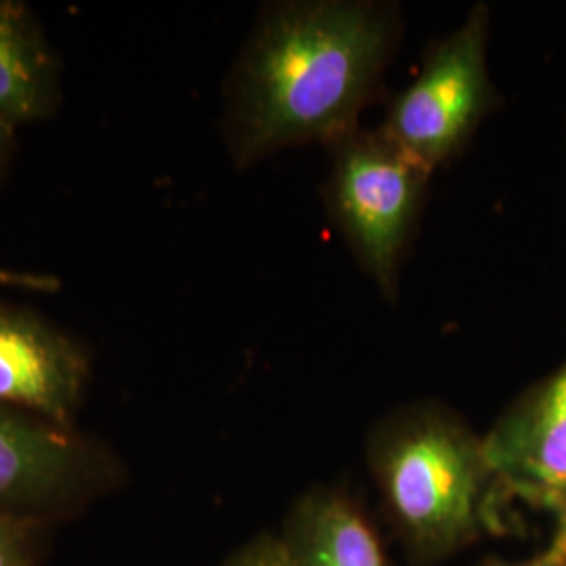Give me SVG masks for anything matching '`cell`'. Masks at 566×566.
Returning a JSON list of instances; mask_svg holds the SVG:
<instances>
[{
	"label": "cell",
	"mask_w": 566,
	"mask_h": 566,
	"mask_svg": "<svg viewBox=\"0 0 566 566\" xmlns=\"http://www.w3.org/2000/svg\"><path fill=\"white\" fill-rule=\"evenodd\" d=\"M397 39V9L380 2L264 7L224 86L233 164L250 168L287 147L334 145L357 130Z\"/></svg>",
	"instance_id": "1"
},
{
	"label": "cell",
	"mask_w": 566,
	"mask_h": 566,
	"mask_svg": "<svg viewBox=\"0 0 566 566\" xmlns=\"http://www.w3.org/2000/svg\"><path fill=\"white\" fill-rule=\"evenodd\" d=\"M367 462L413 560H443L493 526L502 493L483 437L443 405L385 416L369 432Z\"/></svg>",
	"instance_id": "2"
},
{
	"label": "cell",
	"mask_w": 566,
	"mask_h": 566,
	"mask_svg": "<svg viewBox=\"0 0 566 566\" xmlns=\"http://www.w3.org/2000/svg\"><path fill=\"white\" fill-rule=\"evenodd\" d=\"M126 479L120 455L97 434L0 403V518L53 528Z\"/></svg>",
	"instance_id": "3"
},
{
	"label": "cell",
	"mask_w": 566,
	"mask_h": 566,
	"mask_svg": "<svg viewBox=\"0 0 566 566\" xmlns=\"http://www.w3.org/2000/svg\"><path fill=\"white\" fill-rule=\"evenodd\" d=\"M332 147L325 203L367 275L395 298L399 269L430 170L380 128H357Z\"/></svg>",
	"instance_id": "4"
},
{
	"label": "cell",
	"mask_w": 566,
	"mask_h": 566,
	"mask_svg": "<svg viewBox=\"0 0 566 566\" xmlns=\"http://www.w3.org/2000/svg\"><path fill=\"white\" fill-rule=\"evenodd\" d=\"M486 30L489 11L479 4L453 34L430 49L418 78L395 99L380 126L430 172L449 163L493 109Z\"/></svg>",
	"instance_id": "5"
},
{
	"label": "cell",
	"mask_w": 566,
	"mask_h": 566,
	"mask_svg": "<svg viewBox=\"0 0 566 566\" xmlns=\"http://www.w3.org/2000/svg\"><path fill=\"white\" fill-rule=\"evenodd\" d=\"M91 380L93 353L76 334L28 304L0 301V403L76 426Z\"/></svg>",
	"instance_id": "6"
},
{
	"label": "cell",
	"mask_w": 566,
	"mask_h": 566,
	"mask_svg": "<svg viewBox=\"0 0 566 566\" xmlns=\"http://www.w3.org/2000/svg\"><path fill=\"white\" fill-rule=\"evenodd\" d=\"M502 497L547 507L566 491V364L531 386L483 437Z\"/></svg>",
	"instance_id": "7"
},
{
	"label": "cell",
	"mask_w": 566,
	"mask_h": 566,
	"mask_svg": "<svg viewBox=\"0 0 566 566\" xmlns=\"http://www.w3.org/2000/svg\"><path fill=\"white\" fill-rule=\"evenodd\" d=\"M63 63L36 13L0 0V122L11 128L53 118L63 102Z\"/></svg>",
	"instance_id": "8"
},
{
	"label": "cell",
	"mask_w": 566,
	"mask_h": 566,
	"mask_svg": "<svg viewBox=\"0 0 566 566\" xmlns=\"http://www.w3.org/2000/svg\"><path fill=\"white\" fill-rule=\"evenodd\" d=\"M280 542L287 566H392L361 507L338 489L298 497Z\"/></svg>",
	"instance_id": "9"
},
{
	"label": "cell",
	"mask_w": 566,
	"mask_h": 566,
	"mask_svg": "<svg viewBox=\"0 0 566 566\" xmlns=\"http://www.w3.org/2000/svg\"><path fill=\"white\" fill-rule=\"evenodd\" d=\"M49 531L53 528L0 518V566H42Z\"/></svg>",
	"instance_id": "10"
},
{
	"label": "cell",
	"mask_w": 566,
	"mask_h": 566,
	"mask_svg": "<svg viewBox=\"0 0 566 566\" xmlns=\"http://www.w3.org/2000/svg\"><path fill=\"white\" fill-rule=\"evenodd\" d=\"M221 566H287L280 535L261 533L231 554Z\"/></svg>",
	"instance_id": "11"
},
{
	"label": "cell",
	"mask_w": 566,
	"mask_h": 566,
	"mask_svg": "<svg viewBox=\"0 0 566 566\" xmlns=\"http://www.w3.org/2000/svg\"><path fill=\"white\" fill-rule=\"evenodd\" d=\"M61 285L63 283H61L60 277L53 275V273H39V271H21V269L0 266V287L55 294V292H60Z\"/></svg>",
	"instance_id": "12"
},
{
	"label": "cell",
	"mask_w": 566,
	"mask_h": 566,
	"mask_svg": "<svg viewBox=\"0 0 566 566\" xmlns=\"http://www.w3.org/2000/svg\"><path fill=\"white\" fill-rule=\"evenodd\" d=\"M547 510L554 514V531L544 554L537 556L539 563L552 566H566V491L560 493Z\"/></svg>",
	"instance_id": "13"
},
{
	"label": "cell",
	"mask_w": 566,
	"mask_h": 566,
	"mask_svg": "<svg viewBox=\"0 0 566 566\" xmlns=\"http://www.w3.org/2000/svg\"><path fill=\"white\" fill-rule=\"evenodd\" d=\"M15 147H18L15 128L0 122V185L4 181L9 168H11L13 156H15Z\"/></svg>",
	"instance_id": "14"
},
{
	"label": "cell",
	"mask_w": 566,
	"mask_h": 566,
	"mask_svg": "<svg viewBox=\"0 0 566 566\" xmlns=\"http://www.w3.org/2000/svg\"><path fill=\"white\" fill-rule=\"evenodd\" d=\"M483 566H552V565H544V563H539L537 558L533 560V563H523V565H507V563H486V565Z\"/></svg>",
	"instance_id": "15"
}]
</instances>
